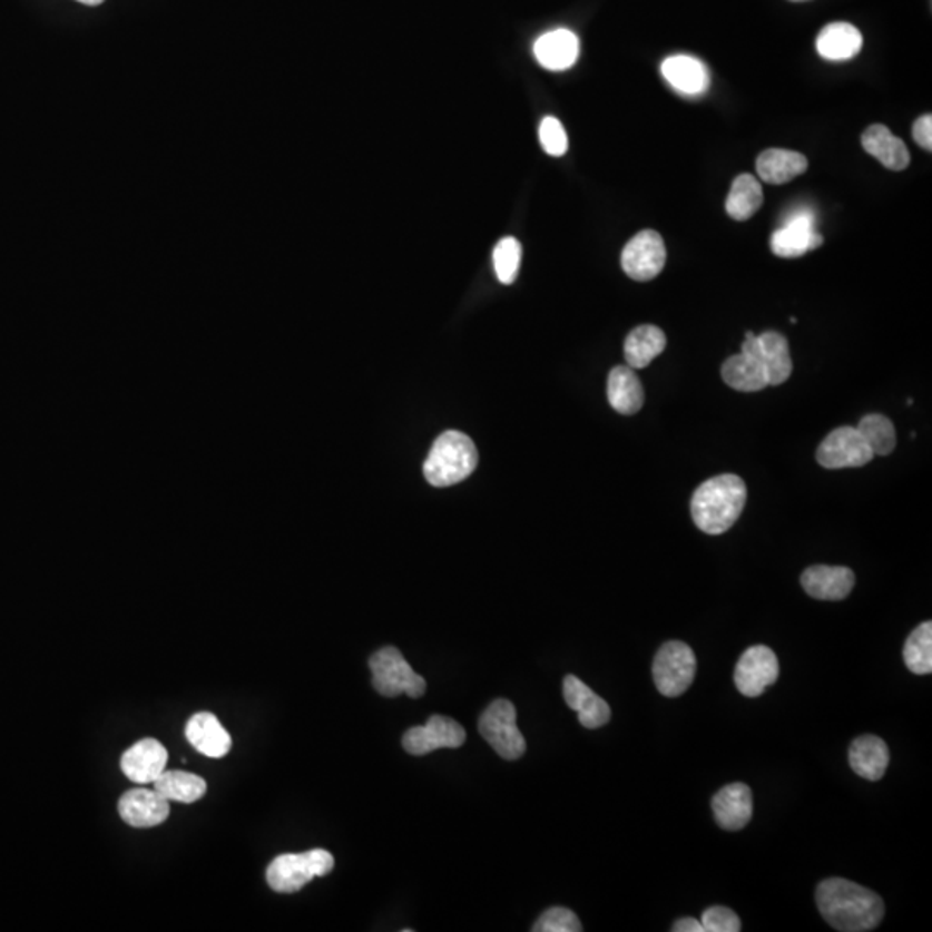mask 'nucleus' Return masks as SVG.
Instances as JSON below:
<instances>
[{"mask_svg": "<svg viewBox=\"0 0 932 932\" xmlns=\"http://www.w3.org/2000/svg\"><path fill=\"white\" fill-rule=\"evenodd\" d=\"M815 897L822 918L837 931H872L884 918L883 897L846 879H825Z\"/></svg>", "mask_w": 932, "mask_h": 932, "instance_id": "obj_1", "label": "nucleus"}, {"mask_svg": "<svg viewBox=\"0 0 932 932\" xmlns=\"http://www.w3.org/2000/svg\"><path fill=\"white\" fill-rule=\"evenodd\" d=\"M745 480L733 473L714 477L696 489L690 499V517L696 527L708 536L727 532L746 507Z\"/></svg>", "mask_w": 932, "mask_h": 932, "instance_id": "obj_2", "label": "nucleus"}, {"mask_svg": "<svg viewBox=\"0 0 932 932\" xmlns=\"http://www.w3.org/2000/svg\"><path fill=\"white\" fill-rule=\"evenodd\" d=\"M477 463L479 453L472 439L458 430H448L435 439L423 463V473L430 485L449 488L472 475Z\"/></svg>", "mask_w": 932, "mask_h": 932, "instance_id": "obj_3", "label": "nucleus"}, {"mask_svg": "<svg viewBox=\"0 0 932 932\" xmlns=\"http://www.w3.org/2000/svg\"><path fill=\"white\" fill-rule=\"evenodd\" d=\"M334 863V856L326 850L287 853V855L276 856L269 863L266 881L276 893H297L313 879L331 874Z\"/></svg>", "mask_w": 932, "mask_h": 932, "instance_id": "obj_4", "label": "nucleus"}, {"mask_svg": "<svg viewBox=\"0 0 932 932\" xmlns=\"http://www.w3.org/2000/svg\"><path fill=\"white\" fill-rule=\"evenodd\" d=\"M369 665L373 674L372 684L379 695L385 698L400 695L420 698L425 695V679L404 660L400 649L392 646L379 649L370 658Z\"/></svg>", "mask_w": 932, "mask_h": 932, "instance_id": "obj_5", "label": "nucleus"}, {"mask_svg": "<svg viewBox=\"0 0 932 932\" xmlns=\"http://www.w3.org/2000/svg\"><path fill=\"white\" fill-rule=\"evenodd\" d=\"M696 676L695 651L686 642H665L653 661L656 689L667 698H677L689 689Z\"/></svg>", "mask_w": 932, "mask_h": 932, "instance_id": "obj_6", "label": "nucleus"}, {"mask_svg": "<svg viewBox=\"0 0 932 932\" xmlns=\"http://www.w3.org/2000/svg\"><path fill=\"white\" fill-rule=\"evenodd\" d=\"M483 739L501 758L518 759L526 753L527 743L517 725V708L508 699H496L479 718Z\"/></svg>", "mask_w": 932, "mask_h": 932, "instance_id": "obj_7", "label": "nucleus"}, {"mask_svg": "<svg viewBox=\"0 0 932 932\" xmlns=\"http://www.w3.org/2000/svg\"><path fill=\"white\" fill-rule=\"evenodd\" d=\"M872 460L874 454L856 426L833 430L817 449V461L827 470L860 469Z\"/></svg>", "mask_w": 932, "mask_h": 932, "instance_id": "obj_8", "label": "nucleus"}, {"mask_svg": "<svg viewBox=\"0 0 932 932\" xmlns=\"http://www.w3.org/2000/svg\"><path fill=\"white\" fill-rule=\"evenodd\" d=\"M621 268L637 282H649L660 275L667 263V247L658 232L642 230L627 242L621 251Z\"/></svg>", "mask_w": 932, "mask_h": 932, "instance_id": "obj_9", "label": "nucleus"}, {"mask_svg": "<svg viewBox=\"0 0 932 932\" xmlns=\"http://www.w3.org/2000/svg\"><path fill=\"white\" fill-rule=\"evenodd\" d=\"M779 677V660L767 646H752L740 656L734 671V683L740 695L748 698L764 695Z\"/></svg>", "mask_w": 932, "mask_h": 932, "instance_id": "obj_10", "label": "nucleus"}, {"mask_svg": "<svg viewBox=\"0 0 932 932\" xmlns=\"http://www.w3.org/2000/svg\"><path fill=\"white\" fill-rule=\"evenodd\" d=\"M740 353L752 354L758 360L759 365L764 366L767 373L768 385L784 384L793 373L789 344L779 332H764L762 335L748 332L745 342L740 345Z\"/></svg>", "mask_w": 932, "mask_h": 932, "instance_id": "obj_11", "label": "nucleus"}, {"mask_svg": "<svg viewBox=\"0 0 932 932\" xmlns=\"http://www.w3.org/2000/svg\"><path fill=\"white\" fill-rule=\"evenodd\" d=\"M467 740L463 727L453 718L434 715L425 725L411 727L403 736V748L410 755L422 756L441 748H460Z\"/></svg>", "mask_w": 932, "mask_h": 932, "instance_id": "obj_12", "label": "nucleus"}, {"mask_svg": "<svg viewBox=\"0 0 932 932\" xmlns=\"http://www.w3.org/2000/svg\"><path fill=\"white\" fill-rule=\"evenodd\" d=\"M822 244L824 237L815 230L814 216L810 213L793 216L771 238L772 253L786 259L805 256L810 251L818 249Z\"/></svg>", "mask_w": 932, "mask_h": 932, "instance_id": "obj_13", "label": "nucleus"}, {"mask_svg": "<svg viewBox=\"0 0 932 932\" xmlns=\"http://www.w3.org/2000/svg\"><path fill=\"white\" fill-rule=\"evenodd\" d=\"M119 815L135 828H149L163 824L169 815V802L156 789L127 791L118 802Z\"/></svg>", "mask_w": 932, "mask_h": 932, "instance_id": "obj_14", "label": "nucleus"}, {"mask_svg": "<svg viewBox=\"0 0 932 932\" xmlns=\"http://www.w3.org/2000/svg\"><path fill=\"white\" fill-rule=\"evenodd\" d=\"M168 764V752L153 737L138 740L121 756V771L131 783L149 784L158 779Z\"/></svg>", "mask_w": 932, "mask_h": 932, "instance_id": "obj_15", "label": "nucleus"}, {"mask_svg": "<svg viewBox=\"0 0 932 932\" xmlns=\"http://www.w3.org/2000/svg\"><path fill=\"white\" fill-rule=\"evenodd\" d=\"M806 595L822 601H841L848 598L855 587V573L846 567L815 565L806 568L802 576Z\"/></svg>", "mask_w": 932, "mask_h": 932, "instance_id": "obj_16", "label": "nucleus"}, {"mask_svg": "<svg viewBox=\"0 0 932 932\" xmlns=\"http://www.w3.org/2000/svg\"><path fill=\"white\" fill-rule=\"evenodd\" d=\"M715 821L725 831H740L753 817V793L746 784L722 787L712 799Z\"/></svg>", "mask_w": 932, "mask_h": 932, "instance_id": "obj_17", "label": "nucleus"}, {"mask_svg": "<svg viewBox=\"0 0 932 932\" xmlns=\"http://www.w3.org/2000/svg\"><path fill=\"white\" fill-rule=\"evenodd\" d=\"M563 698L567 705L579 714V722L586 729H599L610 722L611 710L608 703L576 676L565 677Z\"/></svg>", "mask_w": 932, "mask_h": 932, "instance_id": "obj_18", "label": "nucleus"}, {"mask_svg": "<svg viewBox=\"0 0 932 932\" xmlns=\"http://www.w3.org/2000/svg\"><path fill=\"white\" fill-rule=\"evenodd\" d=\"M579 52L580 42L577 35L565 28L548 31L533 43V56L539 65L551 71L572 68L579 59Z\"/></svg>", "mask_w": 932, "mask_h": 932, "instance_id": "obj_19", "label": "nucleus"}, {"mask_svg": "<svg viewBox=\"0 0 932 932\" xmlns=\"http://www.w3.org/2000/svg\"><path fill=\"white\" fill-rule=\"evenodd\" d=\"M185 736L197 752L209 758H223L232 748L230 734L215 715L207 712H200L188 720Z\"/></svg>", "mask_w": 932, "mask_h": 932, "instance_id": "obj_20", "label": "nucleus"}, {"mask_svg": "<svg viewBox=\"0 0 932 932\" xmlns=\"http://www.w3.org/2000/svg\"><path fill=\"white\" fill-rule=\"evenodd\" d=\"M661 75L670 84L671 89L684 96H702L710 85L708 69L699 59L693 56H671L661 65Z\"/></svg>", "mask_w": 932, "mask_h": 932, "instance_id": "obj_21", "label": "nucleus"}, {"mask_svg": "<svg viewBox=\"0 0 932 932\" xmlns=\"http://www.w3.org/2000/svg\"><path fill=\"white\" fill-rule=\"evenodd\" d=\"M850 765L853 772L863 779H883L890 765V749L881 737L867 736L856 737L850 746Z\"/></svg>", "mask_w": 932, "mask_h": 932, "instance_id": "obj_22", "label": "nucleus"}, {"mask_svg": "<svg viewBox=\"0 0 932 932\" xmlns=\"http://www.w3.org/2000/svg\"><path fill=\"white\" fill-rule=\"evenodd\" d=\"M863 149L881 165L893 171H902L910 165V153L902 138L894 137L884 125H872L862 135Z\"/></svg>", "mask_w": 932, "mask_h": 932, "instance_id": "obj_23", "label": "nucleus"}, {"mask_svg": "<svg viewBox=\"0 0 932 932\" xmlns=\"http://www.w3.org/2000/svg\"><path fill=\"white\" fill-rule=\"evenodd\" d=\"M608 401L620 414H636L645 404L641 380L630 366H615L608 375Z\"/></svg>", "mask_w": 932, "mask_h": 932, "instance_id": "obj_24", "label": "nucleus"}, {"mask_svg": "<svg viewBox=\"0 0 932 932\" xmlns=\"http://www.w3.org/2000/svg\"><path fill=\"white\" fill-rule=\"evenodd\" d=\"M808 168V159L803 154L787 149H768L756 159L759 178L772 185H783L799 177Z\"/></svg>", "mask_w": 932, "mask_h": 932, "instance_id": "obj_25", "label": "nucleus"}, {"mask_svg": "<svg viewBox=\"0 0 932 932\" xmlns=\"http://www.w3.org/2000/svg\"><path fill=\"white\" fill-rule=\"evenodd\" d=\"M862 33L850 23H831L818 33L817 52L827 61H848L862 50Z\"/></svg>", "mask_w": 932, "mask_h": 932, "instance_id": "obj_26", "label": "nucleus"}, {"mask_svg": "<svg viewBox=\"0 0 932 932\" xmlns=\"http://www.w3.org/2000/svg\"><path fill=\"white\" fill-rule=\"evenodd\" d=\"M665 347H667V337L661 328L655 325L636 326L627 335L626 345H624L627 366L632 370L646 369L653 360L664 353Z\"/></svg>", "mask_w": 932, "mask_h": 932, "instance_id": "obj_27", "label": "nucleus"}, {"mask_svg": "<svg viewBox=\"0 0 932 932\" xmlns=\"http://www.w3.org/2000/svg\"><path fill=\"white\" fill-rule=\"evenodd\" d=\"M722 379L734 391L758 392L768 387L764 366L752 354L739 353L730 356L722 366Z\"/></svg>", "mask_w": 932, "mask_h": 932, "instance_id": "obj_28", "label": "nucleus"}, {"mask_svg": "<svg viewBox=\"0 0 932 932\" xmlns=\"http://www.w3.org/2000/svg\"><path fill=\"white\" fill-rule=\"evenodd\" d=\"M154 789L169 803H196L206 794L207 784L203 777L190 772L165 771L154 781Z\"/></svg>", "mask_w": 932, "mask_h": 932, "instance_id": "obj_29", "label": "nucleus"}, {"mask_svg": "<svg viewBox=\"0 0 932 932\" xmlns=\"http://www.w3.org/2000/svg\"><path fill=\"white\" fill-rule=\"evenodd\" d=\"M764 204V190L759 182L753 175H739L730 187L729 196L725 200L727 215L737 222H746L752 218Z\"/></svg>", "mask_w": 932, "mask_h": 932, "instance_id": "obj_30", "label": "nucleus"}, {"mask_svg": "<svg viewBox=\"0 0 932 932\" xmlns=\"http://www.w3.org/2000/svg\"><path fill=\"white\" fill-rule=\"evenodd\" d=\"M856 430L865 439L874 457H887L896 448V430L884 414L871 413L863 416Z\"/></svg>", "mask_w": 932, "mask_h": 932, "instance_id": "obj_31", "label": "nucleus"}, {"mask_svg": "<svg viewBox=\"0 0 932 932\" xmlns=\"http://www.w3.org/2000/svg\"><path fill=\"white\" fill-rule=\"evenodd\" d=\"M903 660L915 676H929L932 671V624L924 621L910 634L903 648Z\"/></svg>", "mask_w": 932, "mask_h": 932, "instance_id": "obj_32", "label": "nucleus"}, {"mask_svg": "<svg viewBox=\"0 0 932 932\" xmlns=\"http://www.w3.org/2000/svg\"><path fill=\"white\" fill-rule=\"evenodd\" d=\"M522 262V246L514 237H504L496 244L492 251L496 276L501 284L510 285L517 281L518 269Z\"/></svg>", "mask_w": 932, "mask_h": 932, "instance_id": "obj_33", "label": "nucleus"}, {"mask_svg": "<svg viewBox=\"0 0 932 932\" xmlns=\"http://www.w3.org/2000/svg\"><path fill=\"white\" fill-rule=\"evenodd\" d=\"M533 932H580L582 924L572 910L563 906L546 910L539 921L533 924Z\"/></svg>", "mask_w": 932, "mask_h": 932, "instance_id": "obj_34", "label": "nucleus"}, {"mask_svg": "<svg viewBox=\"0 0 932 932\" xmlns=\"http://www.w3.org/2000/svg\"><path fill=\"white\" fill-rule=\"evenodd\" d=\"M539 140H541L542 149L555 158H560L568 150L567 131H565L563 125L552 116H546L542 119L541 127H539Z\"/></svg>", "mask_w": 932, "mask_h": 932, "instance_id": "obj_35", "label": "nucleus"}, {"mask_svg": "<svg viewBox=\"0 0 932 932\" xmlns=\"http://www.w3.org/2000/svg\"><path fill=\"white\" fill-rule=\"evenodd\" d=\"M703 929L705 932H737L740 931V919L727 906H710L703 912Z\"/></svg>", "mask_w": 932, "mask_h": 932, "instance_id": "obj_36", "label": "nucleus"}, {"mask_svg": "<svg viewBox=\"0 0 932 932\" xmlns=\"http://www.w3.org/2000/svg\"><path fill=\"white\" fill-rule=\"evenodd\" d=\"M913 138L925 150H932V116L924 115L913 124Z\"/></svg>", "mask_w": 932, "mask_h": 932, "instance_id": "obj_37", "label": "nucleus"}, {"mask_svg": "<svg viewBox=\"0 0 932 932\" xmlns=\"http://www.w3.org/2000/svg\"><path fill=\"white\" fill-rule=\"evenodd\" d=\"M671 931H674V932H705V929H703L702 922L696 921V919L684 918V919H680V921H677L676 924H674V928H671Z\"/></svg>", "mask_w": 932, "mask_h": 932, "instance_id": "obj_38", "label": "nucleus"}, {"mask_svg": "<svg viewBox=\"0 0 932 932\" xmlns=\"http://www.w3.org/2000/svg\"><path fill=\"white\" fill-rule=\"evenodd\" d=\"M77 2H81L85 6H100L104 0H77Z\"/></svg>", "mask_w": 932, "mask_h": 932, "instance_id": "obj_39", "label": "nucleus"}, {"mask_svg": "<svg viewBox=\"0 0 932 932\" xmlns=\"http://www.w3.org/2000/svg\"><path fill=\"white\" fill-rule=\"evenodd\" d=\"M793 2H805V0H793Z\"/></svg>", "mask_w": 932, "mask_h": 932, "instance_id": "obj_40", "label": "nucleus"}]
</instances>
